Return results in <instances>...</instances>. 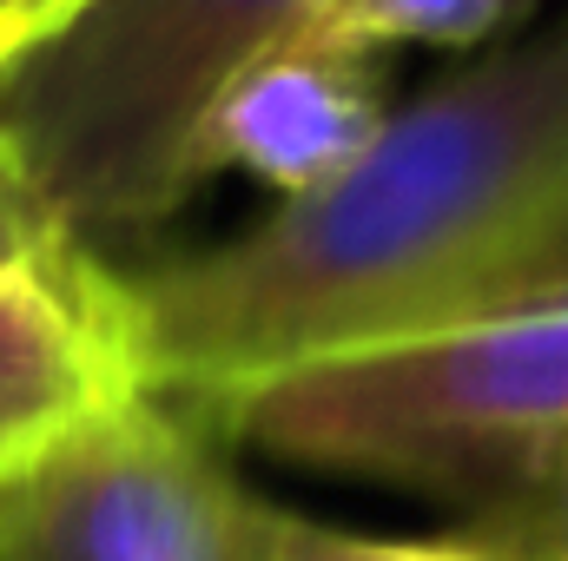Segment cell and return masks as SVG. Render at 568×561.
<instances>
[{
    "label": "cell",
    "mask_w": 568,
    "mask_h": 561,
    "mask_svg": "<svg viewBox=\"0 0 568 561\" xmlns=\"http://www.w3.org/2000/svg\"><path fill=\"white\" fill-rule=\"evenodd\" d=\"M549 304H568V13L397 106L239 238L113 272L133 384L185 410Z\"/></svg>",
    "instance_id": "6da1fadb"
},
{
    "label": "cell",
    "mask_w": 568,
    "mask_h": 561,
    "mask_svg": "<svg viewBox=\"0 0 568 561\" xmlns=\"http://www.w3.org/2000/svg\"><path fill=\"white\" fill-rule=\"evenodd\" d=\"M192 417L297 469L496 516L568 489V304L258 377Z\"/></svg>",
    "instance_id": "7a4b0ae2"
},
{
    "label": "cell",
    "mask_w": 568,
    "mask_h": 561,
    "mask_svg": "<svg viewBox=\"0 0 568 561\" xmlns=\"http://www.w3.org/2000/svg\"><path fill=\"white\" fill-rule=\"evenodd\" d=\"M324 0H87L0 60V145L100 258L159 232L192 192V140L219 86L304 33Z\"/></svg>",
    "instance_id": "3957f363"
},
{
    "label": "cell",
    "mask_w": 568,
    "mask_h": 561,
    "mask_svg": "<svg viewBox=\"0 0 568 561\" xmlns=\"http://www.w3.org/2000/svg\"><path fill=\"white\" fill-rule=\"evenodd\" d=\"M278 509L212 422L126 390L0 482V561H272Z\"/></svg>",
    "instance_id": "277c9868"
},
{
    "label": "cell",
    "mask_w": 568,
    "mask_h": 561,
    "mask_svg": "<svg viewBox=\"0 0 568 561\" xmlns=\"http://www.w3.org/2000/svg\"><path fill=\"white\" fill-rule=\"evenodd\" d=\"M384 120H390L384 60L304 27L219 86L192 140V172L199 185L219 172H245L278 198H297L337 178L377 140Z\"/></svg>",
    "instance_id": "5b68a950"
},
{
    "label": "cell",
    "mask_w": 568,
    "mask_h": 561,
    "mask_svg": "<svg viewBox=\"0 0 568 561\" xmlns=\"http://www.w3.org/2000/svg\"><path fill=\"white\" fill-rule=\"evenodd\" d=\"M126 390L140 384L120 350L106 258L0 272V482Z\"/></svg>",
    "instance_id": "8992f818"
},
{
    "label": "cell",
    "mask_w": 568,
    "mask_h": 561,
    "mask_svg": "<svg viewBox=\"0 0 568 561\" xmlns=\"http://www.w3.org/2000/svg\"><path fill=\"white\" fill-rule=\"evenodd\" d=\"M542 0H324L317 33L364 47V53H397V47H503L536 20Z\"/></svg>",
    "instance_id": "52a82bcc"
},
{
    "label": "cell",
    "mask_w": 568,
    "mask_h": 561,
    "mask_svg": "<svg viewBox=\"0 0 568 561\" xmlns=\"http://www.w3.org/2000/svg\"><path fill=\"white\" fill-rule=\"evenodd\" d=\"M272 561H523V555L503 549V542H489V536L404 542V536H357V529H331V522H311V516L278 509Z\"/></svg>",
    "instance_id": "ba28073f"
},
{
    "label": "cell",
    "mask_w": 568,
    "mask_h": 561,
    "mask_svg": "<svg viewBox=\"0 0 568 561\" xmlns=\"http://www.w3.org/2000/svg\"><path fill=\"white\" fill-rule=\"evenodd\" d=\"M87 258L67 225L53 218V205L40 198V185L27 178V165L0 145V272H60Z\"/></svg>",
    "instance_id": "9c48e42d"
},
{
    "label": "cell",
    "mask_w": 568,
    "mask_h": 561,
    "mask_svg": "<svg viewBox=\"0 0 568 561\" xmlns=\"http://www.w3.org/2000/svg\"><path fill=\"white\" fill-rule=\"evenodd\" d=\"M73 7H87V0H0V60H7L13 47L40 40L47 27H60Z\"/></svg>",
    "instance_id": "30bf717a"
}]
</instances>
